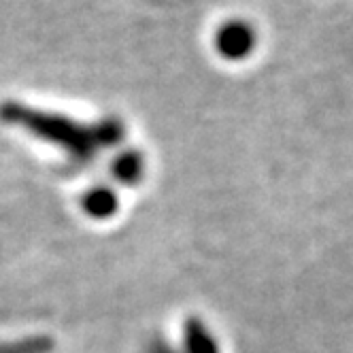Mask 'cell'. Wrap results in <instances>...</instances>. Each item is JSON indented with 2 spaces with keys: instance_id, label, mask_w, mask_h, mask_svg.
<instances>
[{
  "instance_id": "obj_1",
  "label": "cell",
  "mask_w": 353,
  "mask_h": 353,
  "mask_svg": "<svg viewBox=\"0 0 353 353\" xmlns=\"http://www.w3.org/2000/svg\"><path fill=\"white\" fill-rule=\"evenodd\" d=\"M0 117L9 125L26 130L45 143H52L77 162H90L98 151H103L121 141L123 128L119 121H100V123H81L66 115L41 111L23 103L9 100L0 107Z\"/></svg>"
},
{
  "instance_id": "obj_2",
  "label": "cell",
  "mask_w": 353,
  "mask_h": 353,
  "mask_svg": "<svg viewBox=\"0 0 353 353\" xmlns=\"http://www.w3.org/2000/svg\"><path fill=\"white\" fill-rule=\"evenodd\" d=\"M215 49L225 60H245L256 49V32L245 21H228L215 34Z\"/></svg>"
},
{
  "instance_id": "obj_4",
  "label": "cell",
  "mask_w": 353,
  "mask_h": 353,
  "mask_svg": "<svg viewBox=\"0 0 353 353\" xmlns=\"http://www.w3.org/2000/svg\"><path fill=\"white\" fill-rule=\"evenodd\" d=\"M119 198L109 188H92L83 198V209L96 219H107L117 213Z\"/></svg>"
},
{
  "instance_id": "obj_3",
  "label": "cell",
  "mask_w": 353,
  "mask_h": 353,
  "mask_svg": "<svg viewBox=\"0 0 353 353\" xmlns=\"http://www.w3.org/2000/svg\"><path fill=\"white\" fill-rule=\"evenodd\" d=\"M183 353H221L215 336L209 332V327L190 317L183 325Z\"/></svg>"
},
{
  "instance_id": "obj_6",
  "label": "cell",
  "mask_w": 353,
  "mask_h": 353,
  "mask_svg": "<svg viewBox=\"0 0 353 353\" xmlns=\"http://www.w3.org/2000/svg\"><path fill=\"white\" fill-rule=\"evenodd\" d=\"M147 353H183V351L174 349L172 345H168V343H164V341L158 339V341H154V343H149Z\"/></svg>"
},
{
  "instance_id": "obj_5",
  "label": "cell",
  "mask_w": 353,
  "mask_h": 353,
  "mask_svg": "<svg viewBox=\"0 0 353 353\" xmlns=\"http://www.w3.org/2000/svg\"><path fill=\"white\" fill-rule=\"evenodd\" d=\"M113 176L123 185H137L145 174V160L139 151H123L113 162Z\"/></svg>"
}]
</instances>
